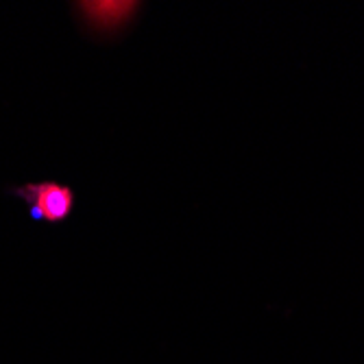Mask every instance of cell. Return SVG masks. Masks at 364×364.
Listing matches in <instances>:
<instances>
[{"instance_id":"6da1fadb","label":"cell","mask_w":364,"mask_h":364,"mask_svg":"<svg viewBox=\"0 0 364 364\" xmlns=\"http://www.w3.org/2000/svg\"><path fill=\"white\" fill-rule=\"evenodd\" d=\"M16 194L31 205V216L36 220L61 223L70 216L75 208V192L68 186L55 181L26 183L20 186Z\"/></svg>"},{"instance_id":"7a4b0ae2","label":"cell","mask_w":364,"mask_h":364,"mask_svg":"<svg viewBox=\"0 0 364 364\" xmlns=\"http://www.w3.org/2000/svg\"><path fill=\"white\" fill-rule=\"evenodd\" d=\"M77 7L92 28L114 33L136 16L140 5L131 0H90V3H79Z\"/></svg>"}]
</instances>
